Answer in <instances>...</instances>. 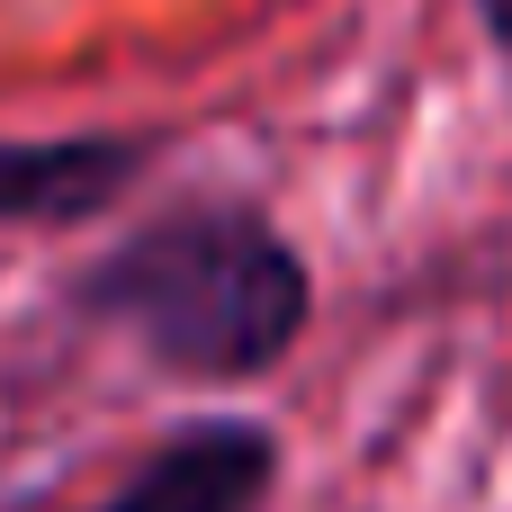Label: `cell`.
<instances>
[{
    "label": "cell",
    "instance_id": "obj_1",
    "mask_svg": "<svg viewBox=\"0 0 512 512\" xmlns=\"http://www.w3.org/2000/svg\"><path fill=\"white\" fill-rule=\"evenodd\" d=\"M90 306L135 333L162 369L189 378H252L306 324L297 252L252 216H171L117 261H99Z\"/></svg>",
    "mask_w": 512,
    "mask_h": 512
},
{
    "label": "cell",
    "instance_id": "obj_2",
    "mask_svg": "<svg viewBox=\"0 0 512 512\" xmlns=\"http://www.w3.org/2000/svg\"><path fill=\"white\" fill-rule=\"evenodd\" d=\"M270 468H279V450L252 423H198L90 512H252L270 495Z\"/></svg>",
    "mask_w": 512,
    "mask_h": 512
},
{
    "label": "cell",
    "instance_id": "obj_3",
    "mask_svg": "<svg viewBox=\"0 0 512 512\" xmlns=\"http://www.w3.org/2000/svg\"><path fill=\"white\" fill-rule=\"evenodd\" d=\"M135 171V144L108 135H63V144H0V225H54V216H90L99 198H117V180Z\"/></svg>",
    "mask_w": 512,
    "mask_h": 512
},
{
    "label": "cell",
    "instance_id": "obj_4",
    "mask_svg": "<svg viewBox=\"0 0 512 512\" xmlns=\"http://www.w3.org/2000/svg\"><path fill=\"white\" fill-rule=\"evenodd\" d=\"M486 27H495V36L512 45V0H486Z\"/></svg>",
    "mask_w": 512,
    "mask_h": 512
}]
</instances>
